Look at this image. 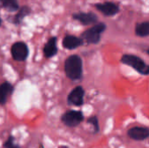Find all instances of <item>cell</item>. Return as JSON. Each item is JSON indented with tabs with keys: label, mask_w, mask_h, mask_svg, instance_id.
I'll return each mask as SVG.
<instances>
[{
	"label": "cell",
	"mask_w": 149,
	"mask_h": 148,
	"mask_svg": "<svg viewBox=\"0 0 149 148\" xmlns=\"http://www.w3.org/2000/svg\"><path fill=\"white\" fill-rule=\"evenodd\" d=\"M13 91H14V87L10 82L5 81L0 84V105L1 106H4L6 104L8 98L12 94Z\"/></svg>",
	"instance_id": "7c38bea8"
},
{
	"label": "cell",
	"mask_w": 149,
	"mask_h": 148,
	"mask_svg": "<svg viewBox=\"0 0 149 148\" xmlns=\"http://www.w3.org/2000/svg\"><path fill=\"white\" fill-rule=\"evenodd\" d=\"M93 6L97 10L101 12L106 17H113L117 15L120 10V6L116 3L109 1L104 3H96L93 4Z\"/></svg>",
	"instance_id": "8992f818"
},
{
	"label": "cell",
	"mask_w": 149,
	"mask_h": 148,
	"mask_svg": "<svg viewBox=\"0 0 149 148\" xmlns=\"http://www.w3.org/2000/svg\"><path fill=\"white\" fill-rule=\"evenodd\" d=\"M134 32L136 36L141 38H146L149 35V22L144 21L141 23H138L135 25Z\"/></svg>",
	"instance_id": "9a60e30c"
},
{
	"label": "cell",
	"mask_w": 149,
	"mask_h": 148,
	"mask_svg": "<svg viewBox=\"0 0 149 148\" xmlns=\"http://www.w3.org/2000/svg\"><path fill=\"white\" fill-rule=\"evenodd\" d=\"M83 40L74 35H66L62 40V46L67 50H75L83 45Z\"/></svg>",
	"instance_id": "30bf717a"
},
{
	"label": "cell",
	"mask_w": 149,
	"mask_h": 148,
	"mask_svg": "<svg viewBox=\"0 0 149 148\" xmlns=\"http://www.w3.org/2000/svg\"><path fill=\"white\" fill-rule=\"evenodd\" d=\"M84 96L85 90L81 85L76 86L71 91L67 97V103L70 106H82L84 104Z\"/></svg>",
	"instance_id": "52a82bcc"
},
{
	"label": "cell",
	"mask_w": 149,
	"mask_h": 148,
	"mask_svg": "<svg viewBox=\"0 0 149 148\" xmlns=\"http://www.w3.org/2000/svg\"><path fill=\"white\" fill-rule=\"evenodd\" d=\"M86 123L89 125H92L93 127V133H97L100 132V124H99V120L97 116H91L86 120Z\"/></svg>",
	"instance_id": "2e32d148"
},
{
	"label": "cell",
	"mask_w": 149,
	"mask_h": 148,
	"mask_svg": "<svg viewBox=\"0 0 149 148\" xmlns=\"http://www.w3.org/2000/svg\"><path fill=\"white\" fill-rule=\"evenodd\" d=\"M31 12V9L30 6L28 5H24L22 7H20L17 10V12L14 15L13 19H12V23L16 25L21 24L23 20L24 19V17H26L27 16H29Z\"/></svg>",
	"instance_id": "4fadbf2b"
},
{
	"label": "cell",
	"mask_w": 149,
	"mask_h": 148,
	"mask_svg": "<svg viewBox=\"0 0 149 148\" xmlns=\"http://www.w3.org/2000/svg\"><path fill=\"white\" fill-rule=\"evenodd\" d=\"M72 19L79 21L82 25H91L98 23L99 17L94 12H77L72 14Z\"/></svg>",
	"instance_id": "ba28073f"
},
{
	"label": "cell",
	"mask_w": 149,
	"mask_h": 148,
	"mask_svg": "<svg viewBox=\"0 0 149 148\" xmlns=\"http://www.w3.org/2000/svg\"><path fill=\"white\" fill-rule=\"evenodd\" d=\"M107 24L103 22L93 24L89 29L82 32L80 38L87 44H98L101 40L102 33L107 30Z\"/></svg>",
	"instance_id": "7a4b0ae2"
},
{
	"label": "cell",
	"mask_w": 149,
	"mask_h": 148,
	"mask_svg": "<svg viewBox=\"0 0 149 148\" xmlns=\"http://www.w3.org/2000/svg\"><path fill=\"white\" fill-rule=\"evenodd\" d=\"M127 136L136 141H143L149 137V129L145 126H134L127 131Z\"/></svg>",
	"instance_id": "9c48e42d"
},
{
	"label": "cell",
	"mask_w": 149,
	"mask_h": 148,
	"mask_svg": "<svg viewBox=\"0 0 149 148\" xmlns=\"http://www.w3.org/2000/svg\"><path fill=\"white\" fill-rule=\"evenodd\" d=\"M3 148H21L19 147V145H17L14 142V138L11 135H10L7 138L6 141L3 143Z\"/></svg>",
	"instance_id": "e0dca14e"
},
{
	"label": "cell",
	"mask_w": 149,
	"mask_h": 148,
	"mask_svg": "<svg viewBox=\"0 0 149 148\" xmlns=\"http://www.w3.org/2000/svg\"><path fill=\"white\" fill-rule=\"evenodd\" d=\"M10 53L12 58L17 62L25 61L29 56L28 45L23 41L15 42L10 47Z\"/></svg>",
	"instance_id": "5b68a950"
},
{
	"label": "cell",
	"mask_w": 149,
	"mask_h": 148,
	"mask_svg": "<svg viewBox=\"0 0 149 148\" xmlns=\"http://www.w3.org/2000/svg\"><path fill=\"white\" fill-rule=\"evenodd\" d=\"M57 41H58L57 37H52L49 38L47 43L45 44V46L43 48V53L46 58H53L54 56H56L58 54V49L57 46Z\"/></svg>",
	"instance_id": "8fae6325"
},
{
	"label": "cell",
	"mask_w": 149,
	"mask_h": 148,
	"mask_svg": "<svg viewBox=\"0 0 149 148\" xmlns=\"http://www.w3.org/2000/svg\"><path fill=\"white\" fill-rule=\"evenodd\" d=\"M1 24H2V19H1V17H0V26H1Z\"/></svg>",
	"instance_id": "d6986e66"
},
{
	"label": "cell",
	"mask_w": 149,
	"mask_h": 148,
	"mask_svg": "<svg viewBox=\"0 0 149 148\" xmlns=\"http://www.w3.org/2000/svg\"><path fill=\"white\" fill-rule=\"evenodd\" d=\"M0 8L9 12H15L17 11L20 7L18 0H0Z\"/></svg>",
	"instance_id": "5bb4252c"
},
{
	"label": "cell",
	"mask_w": 149,
	"mask_h": 148,
	"mask_svg": "<svg viewBox=\"0 0 149 148\" xmlns=\"http://www.w3.org/2000/svg\"><path fill=\"white\" fill-rule=\"evenodd\" d=\"M84 120V114L81 111L69 110L61 117L62 123L68 127H76Z\"/></svg>",
	"instance_id": "277c9868"
},
{
	"label": "cell",
	"mask_w": 149,
	"mask_h": 148,
	"mask_svg": "<svg viewBox=\"0 0 149 148\" xmlns=\"http://www.w3.org/2000/svg\"><path fill=\"white\" fill-rule=\"evenodd\" d=\"M120 62L132 67L141 75L148 76L149 74L148 65L139 56L134 54H124L120 58Z\"/></svg>",
	"instance_id": "3957f363"
},
{
	"label": "cell",
	"mask_w": 149,
	"mask_h": 148,
	"mask_svg": "<svg viewBox=\"0 0 149 148\" xmlns=\"http://www.w3.org/2000/svg\"><path fill=\"white\" fill-rule=\"evenodd\" d=\"M58 148H69L68 147H66V146H60Z\"/></svg>",
	"instance_id": "ac0fdd59"
},
{
	"label": "cell",
	"mask_w": 149,
	"mask_h": 148,
	"mask_svg": "<svg viewBox=\"0 0 149 148\" xmlns=\"http://www.w3.org/2000/svg\"><path fill=\"white\" fill-rule=\"evenodd\" d=\"M64 69L69 79L73 81L79 80L83 74V62L80 56L77 54L70 55L65 61Z\"/></svg>",
	"instance_id": "6da1fadb"
}]
</instances>
